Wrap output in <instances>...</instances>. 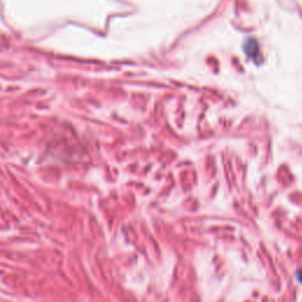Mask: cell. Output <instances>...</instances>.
Listing matches in <instances>:
<instances>
[{
	"instance_id": "obj_1",
	"label": "cell",
	"mask_w": 302,
	"mask_h": 302,
	"mask_svg": "<svg viewBox=\"0 0 302 302\" xmlns=\"http://www.w3.org/2000/svg\"><path fill=\"white\" fill-rule=\"evenodd\" d=\"M298 280H299V282L302 285V269H300V270L298 271Z\"/></svg>"
}]
</instances>
